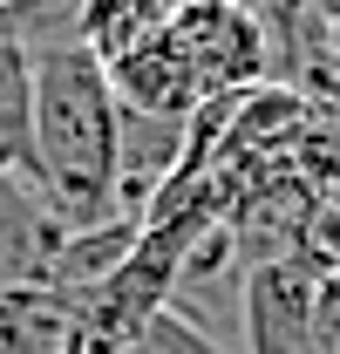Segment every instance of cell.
Wrapping results in <instances>:
<instances>
[{"mask_svg":"<svg viewBox=\"0 0 340 354\" xmlns=\"http://www.w3.org/2000/svg\"><path fill=\"white\" fill-rule=\"evenodd\" d=\"M116 95L109 68L82 41L35 48V123H28V184L48 218L68 232L123 218L116 212Z\"/></svg>","mask_w":340,"mask_h":354,"instance_id":"cell-1","label":"cell"},{"mask_svg":"<svg viewBox=\"0 0 340 354\" xmlns=\"http://www.w3.org/2000/svg\"><path fill=\"white\" fill-rule=\"evenodd\" d=\"M164 28L184 48L205 95H245V88L272 82V35L252 14V0H191Z\"/></svg>","mask_w":340,"mask_h":354,"instance_id":"cell-2","label":"cell"},{"mask_svg":"<svg viewBox=\"0 0 340 354\" xmlns=\"http://www.w3.org/2000/svg\"><path fill=\"white\" fill-rule=\"evenodd\" d=\"M313 300L320 279L299 259L245 266V354H320Z\"/></svg>","mask_w":340,"mask_h":354,"instance_id":"cell-3","label":"cell"},{"mask_svg":"<svg viewBox=\"0 0 340 354\" xmlns=\"http://www.w3.org/2000/svg\"><path fill=\"white\" fill-rule=\"evenodd\" d=\"M102 68H109V95H116V109H136V116L191 123L198 102H205V88H198V75H191L184 48L170 41V28H150L143 41H129L123 55L102 62Z\"/></svg>","mask_w":340,"mask_h":354,"instance_id":"cell-4","label":"cell"},{"mask_svg":"<svg viewBox=\"0 0 340 354\" xmlns=\"http://www.w3.org/2000/svg\"><path fill=\"white\" fill-rule=\"evenodd\" d=\"M136 239H143V225H136V218H109V225H95V232H68V239L55 245V259H48V272L35 279V286L68 293L75 313H82V300L129 259V252H136Z\"/></svg>","mask_w":340,"mask_h":354,"instance_id":"cell-5","label":"cell"},{"mask_svg":"<svg viewBox=\"0 0 340 354\" xmlns=\"http://www.w3.org/2000/svg\"><path fill=\"white\" fill-rule=\"evenodd\" d=\"M82 313L55 286H0V354H62Z\"/></svg>","mask_w":340,"mask_h":354,"instance_id":"cell-6","label":"cell"},{"mask_svg":"<svg viewBox=\"0 0 340 354\" xmlns=\"http://www.w3.org/2000/svg\"><path fill=\"white\" fill-rule=\"evenodd\" d=\"M28 123H35V55L14 28H0V157L28 171Z\"/></svg>","mask_w":340,"mask_h":354,"instance_id":"cell-7","label":"cell"},{"mask_svg":"<svg viewBox=\"0 0 340 354\" xmlns=\"http://www.w3.org/2000/svg\"><path fill=\"white\" fill-rule=\"evenodd\" d=\"M150 28H164L157 0H75V41L95 62H116L129 41H143Z\"/></svg>","mask_w":340,"mask_h":354,"instance_id":"cell-8","label":"cell"},{"mask_svg":"<svg viewBox=\"0 0 340 354\" xmlns=\"http://www.w3.org/2000/svg\"><path fill=\"white\" fill-rule=\"evenodd\" d=\"M313 28H320V41H327V48L340 41V0H313Z\"/></svg>","mask_w":340,"mask_h":354,"instance_id":"cell-9","label":"cell"},{"mask_svg":"<svg viewBox=\"0 0 340 354\" xmlns=\"http://www.w3.org/2000/svg\"><path fill=\"white\" fill-rule=\"evenodd\" d=\"M0 171H14V164H7V157H0Z\"/></svg>","mask_w":340,"mask_h":354,"instance_id":"cell-10","label":"cell"},{"mask_svg":"<svg viewBox=\"0 0 340 354\" xmlns=\"http://www.w3.org/2000/svg\"><path fill=\"white\" fill-rule=\"evenodd\" d=\"M0 286H7V279H0Z\"/></svg>","mask_w":340,"mask_h":354,"instance_id":"cell-11","label":"cell"}]
</instances>
